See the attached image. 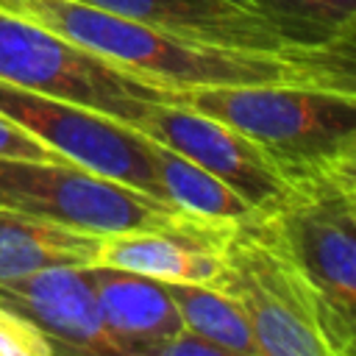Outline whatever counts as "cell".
I'll return each mask as SVG.
<instances>
[{
  "label": "cell",
  "mask_w": 356,
  "mask_h": 356,
  "mask_svg": "<svg viewBox=\"0 0 356 356\" xmlns=\"http://www.w3.org/2000/svg\"><path fill=\"white\" fill-rule=\"evenodd\" d=\"M120 17L150 25L197 47L248 56H275L309 64L356 67L353 50L306 47L292 39L270 14L234 0H81Z\"/></svg>",
  "instance_id": "ba28073f"
},
{
  "label": "cell",
  "mask_w": 356,
  "mask_h": 356,
  "mask_svg": "<svg viewBox=\"0 0 356 356\" xmlns=\"http://www.w3.org/2000/svg\"><path fill=\"white\" fill-rule=\"evenodd\" d=\"M100 245L103 234L78 231L0 206V281L58 264H97Z\"/></svg>",
  "instance_id": "4fadbf2b"
},
{
  "label": "cell",
  "mask_w": 356,
  "mask_h": 356,
  "mask_svg": "<svg viewBox=\"0 0 356 356\" xmlns=\"http://www.w3.org/2000/svg\"><path fill=\"white\" fill-rule=\"evenodd\" d=\"M170 103L236 128L270 156L286 181L356 161V92L323 83H236L172 89Z\"/></svg>",
  "instance_id": "7a4b0ae2"
},
{
  "label": "cell",
  "mask_w": 356,
  "mask_h": 356,
  "mask_svg": "<svg viewBox=\"0 0 356 356\" xmlns=\"http://www.w3.org/2000/svg\"><path fill=\"white\" fill-rule=\"evenodd\" d=\"M153 172H156L164 200H170L172 206L184 209L186 214H195L200 220L236 225V222H245L259 214L228 184H222L220 178H214L211 172L197 167L195 161L184 159L181 153H175L159 142H153Z\"/></svg>",
  "instance_id": "5bb4252c"
},
{
  "label": "cell",
  "mask_w": 356,
  "mask_h": 356,
  "mask_svg": "<svg viewBox=\"0 0 356 356\" xmlns=\"http://www.w3.org/2000/svg\"><path fill=\"white\" fill-rule=\"evenodd\" d=\"M0 117L17 122L56 156L164 200L153 172V142L95 108L0 81Z\"/></svg>",
  "instance_id": "52a82bcc"
},
{
  "label": "cell",
  "mask_w": 356,
  "mask_h": 356,
  "mask_svg": "<svg viewBox=\"0 0 356 356\" xmlns=\"http://www.w3.org/2000/svg\"><path fill=\"white\" fill-rule=\"evenodd\" d=\"M217 289L245 312L259 356H334L328 314L261 222H236L222 248Z\"/></svg>",
  "instance_id": "277c9868"
},
{
  "label": "cell",
  "mask_w": 356,
  "mask_h": 356,
  "mask_svg": "<svg viewBox=\"0 0 356 356\" xmlns=\"http://www.w3.org/2000/svg\"><path fill=\"white\" fill-rule=\"evenodd\" d=\"M286 197L261 211L264 228L320 298L334 356L356 348V161L300 172Z\"/></svg>",
  "instance_id": "3957f363"
},
{
  "label": "cell",
  "mask_w": 356,
  "mask_h": 356,
  "mask_svg": "<svg viewBox=\"0 0 356 356\" xmlns=\"http://www.w3.org/2000/svg\"><path fill=\"white\" fill-rule=\"evenodd\" d=\"M150 356H225V353H222L214 342H209V339H203V337H197V334L181 328L178 334L161 339V342L153 348Z\"/></svg>",
  "instance_id": "d6986e66"
},
{
  "label": "cell",
  "mask_w": 356,
  "mask_h": 356,
  "mask_svg": "<svg viewBox=\"0 0 356 356\" xmlns=\"http://www.w3.org/2000/svg\"><path fill=\"white\" fill-rule=\"evenodd\" d=\"M0 303L36 323L58 353H117L100 320L89 264H58L0 281Z\"/></svg>",
  "instance_id": "8fae6325"
},
{
  "label": "cell",
  "mask_w": 356,
  "mask_h": 356,
  "mask_svg": "<svg viewBox=\"0 0 356 356\" xmlns=\"http://www.w3.org/2000/svg\"><path fill=\"white\" fill-rule=\"evenodd\" d=\"M0 206L103 236L189 217L170 200L150 197L67 159L0 156Z\"/></svg>",
  "instance_id": "8992f818"
},
{
  "label": "cell",
  "mask_w": 356,
  "mask_h": 356,
  "mask_svg": "<svg viewBox=\"0 0 356 356\" xmlns=\"http://www.w3.org/2000/svg\"><path fill=\"white\" fill-rule=\"evenodd\" d=\"M186 331L214 342L225 356H259L250 323L239 303L214 284H167Z\"/></svg>",
  "instance_id": "9a60e30c"
},
{
  "label": "cell",
  "mask_w": 356,
  "mask_h": 356,
  "mask_svg": "<svg viewBox=\"0 0 356 356\" xmlns=\"http://www.w3.org/2000/svg\"><path fill=\"white\" fill-rule=\"evenodd\" d=\"M89 273L103 328L117 353L150 356L161 339L184 328L164 281L106 264H89Z\"/></svg>",
  "instance_id": "7c38bea8"
},
{
  "label": "cell",
  "mask_w": 356,
  "mask_h": 356,
  "mask_svg": "<svg viewBox=\"0 0 356 356\" xmlns=\"http://www.w3.org/2000/svg\"><path fill=\"white\" fill-rule=\"evenodd\" d=\"M264 14L306 47L356 44V0H264Z\"/></svg>",
  "instance_id": "2e32d148"
},
{
  "label": "cell",
  "mask_w": 356,
  "mask_h": 356,
  "mask_svg": "<svg viewBox=\"0 0 356 356\" xmlns=\"http://www.w3.org/2000/svg\"><path fill=\"white\" fill-rule=\"evenodd\" d=\"M56 342L25 314L0 303V356H56Z\"/></svg>",
  "instance_id": "e0dca14e"
},
{
  "label": "cell",
  "mask_w": 356,
  "mask_h": 356,
  "mask_svg": "<svg viewBox=\"0 0 356 356\" xmlns=\"http://www.w3.org/2000/svg\"><path fill=\"white\" fill-rule=\"evenodd\" d=\"M0 81L95 108L131 128L153 103H170L172 97V89L122 70L61 33L3 8Z\"/></svg>",
  "instance_id": "5b68a950"
},
{
  "label": "cell",
  "mask_w": 356,
  "mask_h": 356,
  "mask_svg": "<svg viewBox=\"0 0 356 356\" xmlns=\"http://www.w3.org/2000/svg\"><path fill=\"white\" fill-rule=\"evenodd\" d=\"M0 8L28 17L164 89L236 83H323L356 92L353 67L197 47L81 0H0Z\"/></svg>",
  "instance_id": "6da1fadb"
},
{
  "label": "cell",
  "mask_w": 356,
  "mask_h": 356,
  "mask_svg": "<svg viewBox=\"0 0 356 356\" xmlns=\"http://www.w3.org/2000/svg\"><path fill=\"white\" fill-rule=\"evenodd\" d=\"M134 128L228 184L256 211H273L286 197L289 184L270 156L253 139L203 111L153 103Z\"/></svg>",
  "instance_id": "9c48e42d"
},
{
  "label": "cell",
  "mask_w": 356,
  "mask_h": 356,
  "mask_svg": "<svg viewBox=\"0 0 356 356\" xmlns=\"http://www.w3.org/2000/svg\"><path fill=\"white\" fill-rule=\"evenodd\" d=\"M0 156L8 159H61L47 145H42L33 134L19 128L17 122L0 117Z\"/></svg>",
  "instance_id": "ac0fdd59"
},
{
  "label": "cell",
  "mask_w": 356,
  "mask_h": 356,
  "mask_svg": "<svg viewBox=\"0 0 356 356\" xmlns=\"http://www.w3.org/2000/svg\"><path fill=\"white\" fill-rule=\"evenodd\" d=\"M234 3H242V6H250L256 11H264V0H234Z\"/></svg>",
  "instance_id": "ffe728a7"
},
{
  "label": "cell",
  "mask_w": 356,
  "mask_h": 356,
  "mask_svg": "<svg viewBox=\"0 0 356 356\" xmlns=\"http://www.w3.org/2000/svg\"><path fill=\"white\" fill-rule=\"evenodd\" d=\"M231 228L189 214L159 228L106 234L97 264L164 284H214L222 273V248Z\"/></svg>",
  "instance_id": "30bf717a"
}]
</instances>
